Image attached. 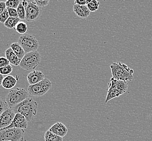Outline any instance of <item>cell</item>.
<instances>
[{
    "label": "cell",
    "instance_id": "6da1fadb",
    "mask_svg": "<svg viewBox=\"0 0 152 141\" xmlns=\"http://www.w3.org/2000/svg\"><path fill=\"white\" fill-rule=\"evenodd\" d=\"M38 105L32 98H28L12 108L15 114H20L25 117L28 122H31L37 115Z\"/></svg>",
    "mask_w": 152,
    "mask_h": 141
},
{
    "label": "cell",
    "instance_id": "7a4b0ae2",
    "mask_svg": "<svg viewBox=\"0 0 152 141\" xmlns=\"http://www.w3.org/2000/svg\"><path fill=\"white\" fill-rule=\"evenodd\" d=\"M110 68L113 78L115 79L127 82V81H131L133 79L134 70L129 68L127 65L118 62L113 63Z\"/></svg>",
    "mask_w": 152,
    "mask_h": 141
},
{
    "label": "cell",
    "instance_id": "3957f363",
    "mask_svg": "<svg viewBox=\"0 0 152 141\" xmlns=\"http://www.w3.org/2000/svg\"><path fill=\"white\" fill-rule=\"evenodd\" d=\"M127 89L128 83L127 82L115 79L112 77L110 80L105 103H107L113 98L124 94L127 92Z\"/></svg>",
    "mask_w": 152,
    "mask_h": 141
},
{
    "label": "cell",
    "instance_id": "277c9868",
    "mask_svg": "<svg viewBox=\"0 0 152 141\" xmlns=\"http://www.w3.org/2000/svg\"><path fill=\"white\" fill-rule=\"evenodd\" d=\"M41 57L37 51L26 53L21 60L20 68L24 70H34L40 64Z\"/></svg>",
    "mask_w": 152,
    "mask_h": 141
},
{
    "label": "cell",
    "instance_id": "5b68a950",
    "mask_svg": "<svg viewBox=\"0 0 152 141\" xmlns=\"http://www.w3.org/2000/svg\"><path fill=\"white\" fill-rule=\"evenodd\" d=\"M28 94L26 90L22 88H16L10 90L6 98L9 108L12 109L28 98Z\"/></svg>",
    "mask_w": 152,
    "mask_h": 141
},
{
    "label": "cell",
    "instance_id": "8992f818",
    "mask_svg": "<svg viewBox=\"0 0 152 141\" xmlns=\"http://www.w3.org/2000/svg\"><path fill=\"white\" fill-rule=\"evenodd\" d=\"M18 43L23 48L26 53L37 51L39 46L37 38L30 34L21 35L18 38Z\"/></svg>",
    "mask_w": 152,
    "mask_h": 141
},
{
    "label": "cell",
    "instance_id": "52a82bcc",
    "mask_svg": "<svg viewBox=\"0 0 152 141\" xmlns=\"http://www.w3.org/2000/svg\"><path fill=\"white\" fill-rule=\"evenodd\" d=\"M52 85V82L48 79L45 78L39 83L28 86V92L31 96L39 97L47 93Z\"/></svg>",
    "mask_w": 152,
    "mask_h": 141
},
{
    "label": "cell",
    "instance_id": "ba28073f",
    "mask_svg": "<svg viewBox=\"0 0 152 141\" xmlns=\"http://www.w3.org/2000/svg\"><path fill=\"white\" fill-rule=\"evenodd\" d=\"M23 129L10 128L0 130V141H24Z\"/></svg>",
    "mask_w": 152,
    "mask_h": 141
},
{
    "label": "cell",
    "instance_id": "9c48e42d",
    "mask_svg": "<svg viewBox=\"0 0 152 141\" xmlns=\"http://www.w3.org/2000/svg\"><path fill=\"white\" fill-rule=\"evenodd\" d=\"M26 20L28 22L35 21L40 18L42 9L35 3L34 1H28V6L26 8Z\"/></svg>",
    "mask_w": 152,
    "mask_h": 141
},
{
    "label": "cell",
    "instance_id": "30bf717a",
    "mask_svg": "<svg viewBox=\"0 0 152 141\" xmlns=\"http://www.w3.org/2000/svg\"><path fill=\"white\" fill-rule=\"evenodd\" d=\"M15 115V112L11 108H8L0 116V130L4 129L10 126L12 123Z\"/></svg>",
    "mask_w": 152,
    "mask_h": 141
},
{
    "label": "cell",
    "instance_id": "8fae6325",
    "mask_svg": "<svg viewBox=\"0 0 152 141\" xmlns=\"http://www.w3.org/2000/svg\"><path fill=\"white\" fill-rule=\"evenodd\" d=\"M28 123V122L24 116H23L21 114L18 113L16 114L15 116L12 120V124L4 129L16 128L24 130L27 128Z\"/></svg>",
    "mask_w": 152,
    "mask_h": 141
},
{
    "label": "cell",
    "instance_id": "7c38bea8",
    "mask_svg": "<svg viewBox=\"0 0 152 141\" xmlns=\"http://www.w3.org/2000/svg\"><path fill=\"white\" fill-rule=\"evenodd\" d=\"M45 75L40 70H34L27 76V80L29 85H32L39 83L45 79Z\"/></svg>",
    "mask_w": 152,
    "mask_h": 141
},
{
    "label": "cell",
    "instance_id": "4fadbf2b",
    "mask_svg": "<svg viewBox=\"0 0 152 141\" xmlns=\"http://www.w3.org/2000/svg\"><path fill=\"white\" fill-rule=\"evenodd\" d=\"M49 130L62 138L67 135L68 131L66 126L61 122L55 123L49 128Z\"/></svg>",
    "mask_w": 152,
    "mask_h": 141
},
{
    "label": "cell",
    "instance_id": "5bb4252c",
    "mask_svg": "<svg viewBox=\"0 0 152 141\" xmlns=\"http://www.w3.org/2000/svg\"><path fill=\"white\" fill-rule=\"evenodd\" d=\"M73 11L76 15L81 18H87L91 14L87 6H79L75 4L73 6Z\"/></svg>",
    "mask_w": 152,
    "mask_h": 141
},
{
    "label": "cell",
    "instance_id": "9a60e30c",
    "mask_svg": "<svg viewBox=\"0 0 152 141\" xmlns=\"http://www.w3.org/2000/svg\"><path fill=\"white\" fill-rule=\"evenodd\" d=\"M6 58L9 61L10 64L15 66H20L21 62V59L18 58V57L16 55L15 53L13 52L11 48L7 49L5 52Z\"/></svg>",
    "mask_w": 152,
    "mask_h": 141
},
{
    "label": "cell",
    "instance_id": "2e32d148",
    "mask_svg": "<svg viewBox=\"0 0 152 141\" xmlns=\"http://www.w3.org/2000/svg\"><path fill=\"white\" fill-rule=\"evenodd\" d=\"M18 81V79L12 76L9 75L4 78L2 83V86L5 89H12L16 85Z\"/></svg>",
    "mask_w": 152,
    "mask_h": 141
},
{
    "label": "cell",
    "instance_id": "e0dca14e",
    "mask_svg": "<svg viewBox=\"0 0 152 141\" xmlns=\"http://www.w3.org/2000/svg\"><path fill=\"white\" fill-rule=\"evenodd\" d=\"M10 48L13 51V52L15 53L16 55L18 57V58L21 60L23 58L24 55L26 54L23 48L18 42L12 43L10 45Z\"/></svg>",
    "mask_w": 152,
    "mask_h": 141
},
{
    "label": "cell",
    "instance_id": "ac0fdd59",
    "mask_svg": "<svg viewBox=\"0 0 152 141\" xmlns=\"http://www.w3.org/2000/svg\"><path fill=\"white\" fill-rule=\"evenodd\" d=\"M45 141H63V138L55 135L49 130H47L45 134Z\"/></svg>",
    "mask_w": 152,
    "mask_h": 141
},
{
    "label": "cell",
    "instance_id": "d6986e66",
    "mask_svg": "<svg viewBox=\"0 0 152 141\" xmlns=\"http://www.w3.org/2000/svg\"><path fill=\"white\" fill-rule=\"evenodd\" d=\"M20 21V19L18 18L9 17L6 22L4 23L6 27L9 29H12L15 27L16 26Z\"/></svg>",
    "mask_w": 152,
    "mask_h": 141
},
{
    "label": "cell",
    "instance_id": "ffe728a7",
    "mask_svg": "<svg viewBox=\"0 0 152 141\" xmlns=\"http://www.w3.org/2000/svg\"><path fill=\"white\" fill-rule=\"evenodd\" d=\"M15 31L19 34H26L28 30V26L27 24L24 22H20L18 25L14 28Z\"/></svg>",
    "mask_w": 152,
    "mask_h": 141
},
{
    "label": "cell",
    "instance_id": "44dd1931",
    "mask_svg": "<svg viewBox=\"0 0 152 141\" xmlns=\"http://www.w3.org/2000/svg\"><path fill=\"white\" fill-rule=\"evenodd\" d=\"M100 4V2L96 0H91V1L87 4V6L91 12H94L98 10Z\"/></svg>",
    "mask_w": 152,
    "mask_h": 141
},
{
    "label": "cell",
    "instance_id": "7402d4cb",
    "mask_svg": "<svg viewBox=\"0 0 152 141\" xmlns=\"http://www.w3.org/2000/svg\"><path fill=\"white\" fill-rule=\"evenodd\" d=\"M17 12L18 14V18L20 20H25L26 19V9L23 4H22L21 2L18 5V7L17 8Z\"/></svg>",
    "mask_w": 152,
    "mask_h": 141
},
{
    "label": "cell",
    "instance_id": "603a6c76",
    "mask_svg": "<svg viewBox=\"0 0 152 141\" xmlns=\"http://www.w3.org/2000/svg\"><path fill=\"white\" fill-rule=\"evenodd\" d=\"M21 3V1L18 0H8L6 2L7 8H14V9H17L18 7V5Z\"/></svg>",
    "mask_w": 152,
    "mask_h": 141
},
{
    "label": "cell",
    "instance_id": "cb8c5ba5",
    "mask_svg": "<svg viewBox=\"0 0 152 141\" xmlns=\"http://www.w3.org/2000/svg\"><path fill=\"white\" fill-rule=\"evenodd\" d=\"M9 108L6 101L0 97V116Z\"/></svg>",
    "mask_w": 152,
    "mask_h": 141
},
{
    "label": "cell",
    "instance_id": "d4e9b609",
    "mask_svg": "<svg viewBox=\"0 0 152 141\" xmlns=\"http://www.w3.org/2000/svg\"><path fill=\"white\" fill-rule=\"evenodd\" d=\"M12 71V65H9L7 66L0 68V74L2 75H8L11 73Z\"/></svg>",
    "mask_w": 152,
    "mask_h": 141
},
{
    "label": "cell",
    "instance_id": "484cf974",
    "mask_svg": "<svg viewBox=\"0 0 152 141\" xmlns=\"http://www.w3.org/2000/svg\"><path fill=\"white\" fill-rule=\"evenodd\" d=\"M9 18V13H8V12L7 9L6 8L3 11V12L0 15V22L4 24Z\"/></svg>",
    "mask_w": 152,
    "mask_h": 141
},
{
    "label": "cell",
    "instance_id": "4316f807",
    "mask_svg": "<svg viewBox=\"0 0 152 141\" xmlns=\"http://www.w3.org/2000/svg\"><path fill=\"white\" fill-rule=\"evenodd\" d=\"M7 10L8 12V13H9V17L18 18L17 9H14V8H7Z\"/></svg>",
    "mask_w": 152,
    "mask_h": 141
},
{
    "label": "cell",
    "instance_id": "83f0119b",
    "mask_svg": "<svg viewBox=\"0 0 152 141\" xmlns=\"http://www.w3.org/2000/svg\"><path fill=\"white\" fill-rule=\"evenodd\" d=\"M34 1L37 6L39 7L40 8L48 6L49 3V1H40V0L36 1L35 0V1Z\"/></svg>",
    "mask_w": 152,
    "mask_h": 141
},
{
    "label": "cell",
    "instance_id": "f1b7e54d",
    "mask_svg": "<svg viewBox=\"0 0 152 141\" xmlns=\"http://www.w3.org/2000/svg\"><path fill=\"white\" fill-rule=\"evenodd\" d=\"M9 65H10V62L6 57H0V68L7 66Z\"/></svg>",
    "mask_w": 152,
    "mask_h": 141
},
{
    "label": "cell",
    "instance_id": "f546056e",
    "mask_svg": "<svg viewBox=\"0 0 152 141\" xmlns=\"http://www.w3.org/2000/svg\"><path fill=\"white\" fill-rule=\"evenodd\" d=\"M91 0H76L75 1V4L79 6H87Z\"/></svg>",
    "mask_w": 152,
    "mask_h": 141
},
{
    "label": "cell",
    "instance_id": "4dcf8cb0",
    "mask_svg": "<svg viewBox=\"0 0 152 141\" xmlns=\"http://www.w3.org/2000/svg\"><path fill=\"white\" fill-rule=\"evenodd\" d=\"M7 7L6 2L2 1L0 2V15L3 12V11L6 9Z\"/></svg>",
    "mask_w": 152,
    "mask_h": 141
},
{
    "label": "cell",
    "instance_id": "1f68e13d",
    "mask_svg": "<svg viewBox=\"0 0 152 141\" xmlns=\"http://www.w3.org/2000/svg\"><path fill=\"white\" fill-rule=\"evenodd\" d=\"M4 78V77L3 75L0 74V85H2V81H3Z\"/></svg>",
    "mask_w": 152,
    "mask_h": 141
}]
</instances>
